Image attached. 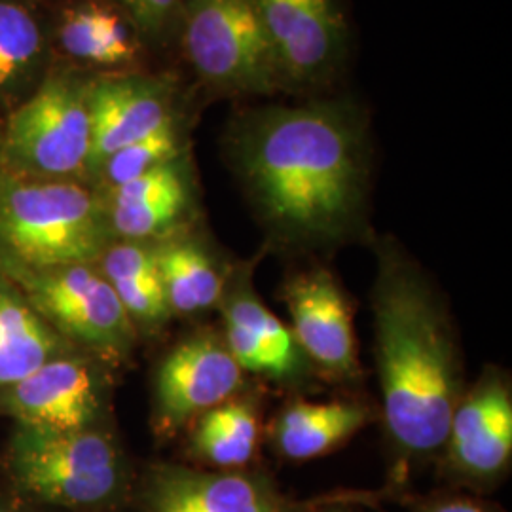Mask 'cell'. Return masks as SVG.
Wrapping results in <instances>:
<instances>
[{"label":"cell","mask_w":512,"mask_h":512,"mask_svg":"<svg viewBox=\"0 0 512 512\" xmlns=\"http://www.w3.org/2000/svg\"><path fill=\"white\" fill-rule=\"evenodd\" d=\"M238 175L275 238L325 247L351 236L368 186L365 128L342 103L256 110L232 139Z\"/></svg>","instance_id":"obj_1"},{"label":"cell","mask_w":512,"mask_h":512,"mask_svg":"<svg viewBox=\"0 0 512 512\" xmlns=\"http://www.w3.org/2000/svg\"><path fill=\"white\" fill-rule=\"evenodd\" d=\"M372 311L387 433L406 458L431 456L446 444L463 397L448 317L418 268L387 251L380 253Z\"/></svg>","instance_id":"obj_2"},{"label":"cell","mask_w":512,"mask_h":512,"mask_svg":"<svg viewBox=\"0 0 512 512\" xmlns=\"http://www.w3.org/2000/svg\"><path fill=\"white\" fill-rule=\"evenodd\" d=\"M109 232V213L84 186L0 169V264H92L107 251Z\"/></svg>","instance_id":"obj_3"},{"label":"cell","mask_w":512,"mask_h":512,"mask_svg":"<svg viewBox=\"0 0 512 512\" xmlns=\"http://www.w3.org/2000/svg\"><path fill=\"white\" fill-rule=\"evenodd\" d=\"M8 469L23 492L74 509L107 503L124 478L118 450L107 435L23 423L10 442Z\"/></svg>","instance_id":"obj_4"},{"label":"cell","mask_w":512,"mask_h":512,"mask_svg":"<svg viewBox=\"0 0 512 512\" xmlns=\"http://www.w3.org/2000/svg\"><path fill=\"white\" fill-rule=\"evenodd\" d=\"M90 147V86L55 74L10 116L2 160L19 175L65 179L88 169Z\"/></svg>","instance_id":"obj_5"},{"label":"cell","mask_w":512,"mask_h":512,"mask_svg":"<svg viewBox=\"0 0 512 512\" xmlns=\"http://www.w3.org/2000/svg\"><path fill=\"white\" fill-rule=\"evenodd\" d=\"M184 48L198 74L219 88L266 93L285 82L251 0H186Z\"/></svg>","instance_id":"obj_6"},{"label":"cell","mask_w":512,"mask_h":512,"mask_svg":"<svg viewBox=\"0 0 512 512\" xmlns=\"http://www.w3.org/2000/svg\"><path fill=\"white\" fill-rule=\"evenodd\" d=\"M29 306L63 338L107 355H124L133 344V321L105 275L90 264L25 270L0 264Z\"/></svg>","instance_id":"obj_7"},{"label":"cell","mask_w":512,"mask_h":512,"mask_svg":"<svg viewBox=\"0 0 512 512\" xmlns=\"http://www.w3.org/2000/svg\"><path fill=\"white\" fill-rule=\"evenodd\" d=\"M444 446L448 469L461 482L490 486L507 473L512 458V397L499 374L486 372L459 399Z\"/></svg>","instance_id":"obj_8"},{"label":"cell","mask_w":512,"mask_h":512,"mask_svg":"<svg viewBox=\"0 0 512 512\" xmlns=\"http://www.w3.org/2000/svg\"><path fill=\"white\" fill-rule=\"evenodd\" d=\"M103 387L88 361L57 357L0 389V412L52 431L90 429L101 414Z\"/></svg>","instance_id":"obj_9"},{"label":"cell","mask_w":512,"mask_h":512,"mask_svg":"<svg viewBox=\"0 0 512 512\" xmlns=\"http://www.w3.org/2000/svg\"><path fill=\"white\" fill-rule=\"evenodd\" d=\"M274 46L283 80H323L338 65L346 25L336 0H251Z\"/></svg>","instance_id":"obj_10"},{"label":"cell","mask_w":512,"mask_h":512,"mask_svg":"<svg viewBox=\"0 0 512 512\" xmlns=\"http://www.w3.org/2000/svg\"><path fill=\"white\" fill-rule=\"evenodd\" d=\"M283 298L293 319L294 338L311 363L334 378H355L359 359L353 317L332 274H300L287 283Z\"/></svg>","instance_id":"obj_11"},{"label":"cell","mask_w":512,"mask_h":512,"mask_svg":"<svg viewBox=\"0 0 512 512\" xmlns=\"http://www.w3.org/2000/svg\"><path fill=\"white\" fill-rule=\"evenodd\" d=\"M241 372L219 338L198 334L181 342L165 357L156 378L158 412L165 427L173 429L228 401L241 385Z\"/></svg>","instance_id":"obj_12"},{"label":"cell","mask_w":512,"mask_h":512,"mask_svg":"<svg viewBox=\"0 0 512 512\" xmlns=\"http://www.w3.org/2000/svg\"><path fill=\"white\" fill-rule=\"evenodd\" d=\"M245 275L241 274L234 287L224 285L220 296L226 346L241 370L277 382L300 380L310 368L308 357L293 330L258 300Z\"/></svg>","instance_id":"obj_13"},{"label":"cell","mask_w":512,"mask_h":512,"mask_svg":"<svg viewBox=\"0 0 512 512\" xmlns=\"http://www.w3.org/2000/svg\"><path fill=\"white\" fill-rule=\"evenodd\" d=\"M148 512H294L266 476L241 471L160 469L148 488Z\"/></svg>","instance_id":"obj_14"},{"label":"cell","mask_w":512,"mask_h":512,"mask_svg":"<svg viewBox=\"0 0 512 512\" xmlns=\"http://www.w3.org/2000/svg\"><path fill=\"white\" fill-rule=\"evenodd\" d=\"M173 120L167 92L141 78L103 80L90 86L92 147L88 171H99L114 152L145 139Z\"/></svg>","instance_id":"obj_15"},{"label":"cell","mask_w":512,"mask_h":512,"mask_svg":"<svg viewBox=\"0 0 512 512\" xmlns=\"http://www.w3.org/2000/svg\"><path fill=\"white\" fill-rule=\"evenodd\" d=\"M188 202L190 192L183 167L177 160L160 165L112 188L110 230L128 241L162 236L181 220Z\"/></svg>","instance_id":"obj_16"},{"label":"cell","mask_w":512,"mask_h":512,"mask_svg":"<svg viewBox=\"0 0 512 512\" xmlns=\"http://www.w3.org/2000/svg\"><path fill=\"white\" fill-rule=\"evenodd\" d=\"M372 420V410L361 403L289 404L275 420L272 439L283 458L308 461L344 444Z\"/></svg>","instance_id":"obj_17"},{"label":"cell","mask_w":512,"mask_h":512,"mask_svg":"<svg viewBox=\"0 0 512 512\" xmlns=\"http://www.w3.org/2000/svg\"><path fill=\"white\" fill-rule=\"evenodd\" d=\"M69 344L0 274V389L67 355Z\"/></svg>","instance_id":"obj_18"},{"label":"cell","mask_w":512,"mask_h":512,"mask_svg":"<svg viewBox=\"0 0 512 512\" xmlns=\"http://www.w3.org/2000/svg\"><path fill=\"white\" fill-rule=\"evenodd\" d=\"M152 253L169 310L190 315L219 304L226 281L200 243L169 241L152 247Z\"/></svg>","instance_id":"obj_19"},{"label":"cell","mask_w":512,"mask_h":512,"mask_svg":"<svg viewBox=\"0 0 512 512\" xmlns=\"http://www.w3.org/2000/svg\"><path fill=\"white\" fill-rule=\"evenodd\" d=\"M99 260L101 274L112 285L131 321L152 327L162 325L171 310L165 300L152 247L126 241L107 247Z\"/></svg>","instance_id":"obj_20"},{"label":"cell","mask_w":512,"mask_h":512,"mask_svg":"<svg viewBox=\"0 0 512 512\" xmlns=\"http://www.w3.org/2000/svg\"><path fill=\"white\" fill-rule=\"evenodd\" d=\"M194 450L200 458L222 471H238L255 456L258 418L247 401H224L202 414L194 431Z\"/></svg>","instance_id":"obj_21"},{"label":"cell","mask_w":512,"mask_h":512,"mask_svg":"<svg viewBox=\"0 0 512 512\" xmlns=\"http://www.w3.org/2000/svg\"><path fill=\"white\" fill-rule=\"evenodd\" d=\"M65 52L95 65H124L135 57V42L122 19L97 4L78 6L59 27Z\"/></svg>","instance_id":"obj_22"},{"label":"cell","mask_w":512,"mask_h":512,"mask_svg":"<svg viewBox=\"0 0 512 512\" xmlns=\"http://www.w3.org/2000/svg\"><path fill=\"white\" fill-rule=\"evenodd\" d=\"M42 35L37 19L14 2H0V95L14 92L37 71Z\"/></svg>","instance_id":"obj_23"},{"label":"cell","mask_w":512,"mask_h":512,"mask_svg":"<svg viewBox=\"0 0 512 512\" xmlns=\"http://www.w3.org/2000/svg\"><path fill=\"white\" fill-rule=\"evenodd\" d=\"M181 150L179 131L175 120H169L162 128L147 135L141 141H135L128 147L114 152L99 167V173L105 177L110 188L129 183L160 165L175 162Z\"/></svg>","instance_id":"obj_24"},{"label":"cell","mask_w":512,"mask_h":512,"mask_svg":"<svg viewBox=\"0 0 512 512\" xmlns=\"http://www.w3.org/2000/svg\"><path fill=\"white\" fill-rule=\"evenodd\" d=\"M135 25L148 35H158L179 12L183 0H120Z\"/></svg>","instance_id":"obj_25"},{"label":"cell","mask_w":512,"mask_h":512,"mask_svg":"<svg viewBox=\"0 0 512 512\" xmlns=\"http://www.w3.org/2000/svg\"><path fill=\"white\" fill-rule=\"evenodd\" d=\"M416 512H492L469 497H437L418 503Z\"/></svg>","instance_id":"obj_26"},{"label":"cell","mask_w":512,"mask_h":512,"mask_svg":"<svg viewBox=\"0 0 512 512\" xmlns=\"http://www.w3.org/2000/svg\"><path fill=\"white\" fill-rule=\"evenodd\" d=\"M321 512H348V511H342V509H325V511Z\"/></svg>","instance_id":"obj_27"},{"label":"cell","mask_w":512,"mask_h":512,"mask_svg":"<svg viewBox=\"0 0 512 512\" xmlns=\"http://www.w3.org/2000/svg\"><path fill=\"white\" fill-rule=\"evenodd\" d=\"M0 512H10V511H2V509H0Z\"/></svg>","instance_id":"obj_28"}]
</instances>
